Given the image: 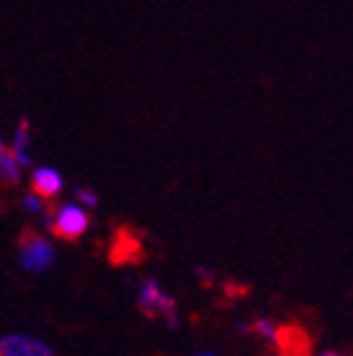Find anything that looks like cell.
<instances>
[{"mask_svg":"<svg viewBox=\"0 0 353 356\" xmlns=\"http://www.w3.org/2000/svg\"><path fill=\"white\" fill-rule=\"evenodd\" d=\"M25 206H28L30 211H44V200L35 198V195H28V198H25Z\"/></svg>","mask_w":353,"mask_h":356,"instance_id":"8fae6325","label":"cell"},{"mask_svg":"<svg viewBox=\"0 0 353 356\" xmlns=\"http://www.w3.org/2000/svg\"><path fill=\"white\" fill-rule=\"evenodd\" d=\"M8 154V149H6V144H3V141H0V156H6Z\"/></svg>","mask_w":353,"mask_h":356,"instance_id":"7c38bea8","label":"cell"},{"mask_svg":"<svg viewBox=\"0 0 353 356\" xmlns=\"http://www.w3.org/2000/svg\"><path fill=\"white\" fill-rule=\"evenodd\" d=\"M321 356H338V354H334V351H326V354H321Z\"/></svg>","mask_w":353,"mask_h":356,"instance_id":"4fadbf2b","label":"cell"},{"mask_svg":"<svg viewBox=\"0 0 353 356\" xmlns=\"http://www.w3.org/2000/svg\"><path fill=\"white\" fill-rule=\"evenodd\" d=\"M138 309L144 312L149 319L156 317H163L171 327H176V302L166 295V292H161V287L156 284V280H149L144 282L141 287V295H138Z\"/></svg>","mask_w":353,"mask_h":356,"instance_id":"277c9868","label":"cell"},{"mask_svg":"<svg viewBox=\"0 0 353 356\" xmlns=\"http://www.w3.org/2000/svg\"><path fill=\"white\" fill-rule=\"evenodd\" d=\"M50 228L57 238L77 240L89 228V216L77 206H62L55 220H50Z\"/></svg>","mask_w":353,"mask_h":356,"instance_id":"5b68a950","label":"cell"},{"mask_svg":"<svg viewBox=\"0 0 353 356\" xmlns=\"http://www.w3.org/2000/svg\"><path fill=\"white\" fill-rule=\"evenodd\" d=\"M198 356H215V354H198Z\"/></svg>","mask_w":353,"mask_h":356,"instance_id":"5bb4252c","label":"cell"},{"mask_svg":"<svg viewBox=\"0 0 353 356\" xmlns=\"http://www.w3.org/2000/svg\"><path fill=\"white\" fill-rule=\"evenodd\" d=\"M0 356H52L50 346L42 341L33 339V337H3L0 339Z\"/></svg>","mask_w":353,"mask_h":356,"instance_id":"8992f818","label":"cell"},{"mask_svg":"<svg viewBox=\"0 0 353 356\" xmlns=\"http://www.w3.org/2000/svg\"><path fill=\"white\" fill-rule=\"evenodd\" d=\"M272 341L277 344L279 356H314V339L297 322H287L274 327Z\"/></svg>","mask_w":353,"mask_h":356,"instance_id":"3957f363","label":"cell"},{"mask_svg":"<svg viewBox=\"0 0 353 356\" xmlns=\"http://www.w3.org/2000/svg\"><path fill=\"white\" fill-rule=\"evenodd\" d=\"M17 248H20V260L22 265L33 270V273H42L44 267L52 265V257H55V250L47 238L38 233L33 228H22L20 238H17Z\"/></svg>","mask_w":353,"mask_h":356,"instance_id":"6da1fadb","label":"cell"},{"mask_svg":"<svg viewBox=\"0 0 353 356\" xmlns=\"http://www.w3.org/2000/svg\"><path fill=\"white\" fill-rule=\"evenodd\" d=\"M33 191L38 193L40 200L55 198V195L62 191L60 173L52 171V168H38V171L33 173Z\"/></svg>","mask_w":353,"mask_h":356,"instance_id":"52a82bcc","label":"cell"},{"mask_svg":"<svg viewBox=\"0 0 353 356\" xmlns=\"http://www.w3.org/2000/svg\"><path fill=\"white\" fill-rule=\"evenodd\" d=\"M74 195H77L79 200H84L89 208H94L97 206V195L92 193V191H84V188H74Z\"/></svg>","mask_w":353,"mask_h":356,"instance_id":"30bf717a","label":"cell"},{"mask_svg":"<svg viewBox=\"0 0 353 356\" xmlns=\"http://www.w3.org/2000/svg\"><path fill=\"white\" fill-rule=\"evenodd\" d=\"M144 243H141V235L131 228V225H119L114 230V238L109 245V262L114 267L122 265H138L144 262Z\"/></svg>","mask_w":353,"mask_h":356,"instance_id":"7a4b0ae2","label":"cell"},{"mask_svg":"<svg viewBox=\"0 0 353 356\" xmlns=\"http://www.w3.org/2000/svg\"><path fill=\"white\" fill-rule=\"evenodd\" d=\"M243 329L249 334H257V337H265V339H272V337H274V324H272L270 319H257L252 327H243Z\"/></svg>","mask_w":353,"mask_h":356,"instance_id":"9c48e42d","label":"cell"},{"mask_svg":"<svg viewBox=\"0 0 353 356\" xmlns=\"http://www.w3.org/2000/svg\"><path fill=\"white\" fill-rule=\"evenodd\" d=\"M25 146H28V119H22L20 127H17L15 146H13V151H10L17 166H28L30 163V156H28V151H25Z\"/></svg>","mask_w":353,"mask_h":356,"instance_id":"ba28073f","label":"cell"}]
</instances>
